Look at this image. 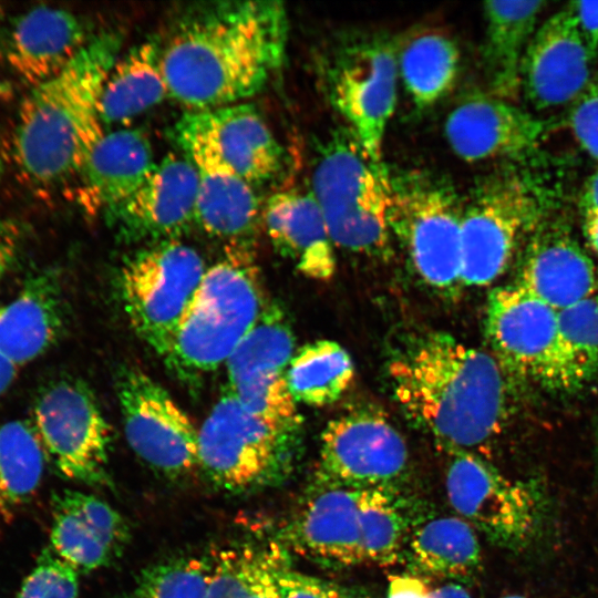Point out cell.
Instances as JSON below:
<instances>
[{"label":"cell","mask_w":598,"mask_h":598,"mask_svg":"<svg viewBox=\"0 0 598 598\" xmlns=\"http://www.w3.org/2000/svg\"><path fill=\"white\" fill-rule=\"evenodd\" d=\"M295 338L283 310L268 301L225 365L228 386L260 374L282 373L293 355Z\"/></svg>","instance_id":"cell-36"},{"label":"cell","mask_w":598,"mask_h":598,"mask_svg":"<svg viewBox=\"0 0 598 598\" xmlns=\"http://www.w3.org/2000/svg\"><path fill=\"white\" fill-rule=\"evenodd\" d=\"M286 566L275 544L226 549L215 557L207 598H279L278 577Z\"/></svg>","instance_id":"cell-34"},{"label":"cell","mask_w":598,"mask_h":598,"mask_svg":"<svg viewBox=\"0 0 598 598\" xmlns=\"http://www.w3.org/2000/svg\"><path fill=\"white\" fill-rule=\"evenodd\" d=\"M155 164L148 138L137 128L104 133L78 175L81 205L107 215L138 189Z\"/></svg>","instance_id":"cell-26"},{"label":"cell","mask_w":598,"mask_h":598,"mask_svg":"<svg viewBox=\"0 0 598 598\" xmlns=\"http://www.w3.org/2000/svg\"><path fill=\"white\" fill-rule=\"evenodd\" d=\"M116 394L126 441L157 473L177 478L198 467V430L169 393L140 369L117 372Z\"/></svg>","instance_id":"cell-15"},{"label":"cell","mask_w":598,"mask_h":598,"mask_svg":"<svg viewBox=\"0 0 598 598\" xmlns=\"http://www.w3.org/2000/svg\"><path fill=\"white\" fill-rule=\"evenodd\" d=\"M326 96L350 127L362 153L380 163L395 110L398 48L381 34L361 33L337 41L322 56Z\"/></svg>","instance_id":"cell-8"},{"label":"cell","mask_w":598,"mask_h":598,"mask_svg":"<svg viewBox=\"0 0 598 598\" xmlns=\"http://www.w3.org/2000/svg\"><path fill=\"white\" fill-rule=\"evenodd\" d=\"M122 45L118 30L100 31L62 71L33 86L22 101L12 151L29 184L51 188L78 177L105 133L101 96Z\"/></svg>","instance_id":"cell-3"},{"label":"cell","mask_w":598,"mask_h":598,"mask_svg":"<svg viewBox=\"0 0 598 598\" xmlns=\"http://www.w3.org/2000/svg\"><path fill=\"white\" fill-rule=\"evenodd\" d=\"M23 241L22 225L12 218L0 217V280L16 262Z\"/></svg>","instance_id":"cell-43"},{"label":"cell","mask_w":598,"mask_h":598,"mask_svg":"<svg viewBox=\"0 0 598 598\" xmlns=\"http://www.w3.org/2000/svg\"><path fill=\"white\" fill-rule=\"evenodd\" d=\"M545 121L508 100L473 92L450 112L444 133L452 151L463 161L522 158L540 145Z\"/></svg>","instance_id":"cell-17"},{"label":"cell","mask_w":598,"mask_h":598,"mask_svg":"<svg viewBox=\"0 0 598 598\" xmlns=\"http://www.w3.org/2000/svg\"><path fill=\"white\" fill-rule=\"evenodd\" d=\"M386 598H436L432 588L423 578L412 575H394L389 580Z\"/></svg>","instance_id":"cell-44"},{"label":"cell","mask_w":598,"mask_h":598,"mask_svg":"<svg viewBox=\"0 0 598 598\" xmlns=\"http://www.w3.org/2000/svg\"><path fill=\"white\" fill-rule=\"evenodd\" d=\"M394 398L440 447L473 452L495 439L508 414L509 379L496 358L445 332H431L388 364Z\"/></svg>","instance_id":"cell-2"},{"label":"cell","mask_w":598,"mask_h":598,"mask_svg":"<svg viewBox=\"0 0 598 598\" xmlns=\"http://www.w3.org/2000/svg\"><path fill=\"white\" fill-rule=\"evenodd\" d=\"M391 173V172H390ZM392 234L400 239L421 280L454 295L461 280L462 206L443 179L415 171L391 173Z\"/></svg>","instance_id":"cell-9"},{"label":"cell","mask_w":598,"mask_h":598,"mask_svg":"<svg viewBox=\"0 0 598 598\" xmlns=\"http://www.w3.org/2000/svg\"><path fill=\"white\" fill-rule=\"evenodd\" d=\"M580 32L595 56L598 53V1H575L569 3Z\"/></svg>","instance_id":"cell-45"},{"label":"cell","mask_w":598,"mask_h":598,"mask_svg":"<svg viewBox=\"0 0 598 598\" xmlns=\"http://www.w3.org/2000/svg\"><path fill=\"white\" fill-rule=\"evenodd\" d=\"M404 557L414 573L465 580L481 566L474 528L460 516H442L417 524Z\"/></svg>","instance_id":"cell-30"},{"label":"cell","mask_w":598,"mask_h":598,"mask_svg":"<svg viewBox=\"0 0 598 598\" xmlns=\"http://www.w3.org/2000/svg\"><path fill=\"white\" fill-rule=\"evenodd\" d=\"M320 443L316 486L399 488L409 471L403 436L374 408H358L332 419Z\"/></svg>","instance_id":"cell-13"},{"label":"cell","mask_w":598,"mask_h":598,"mask_svg":"<svg viewBox=\"0 0 598 598\" xmlns=\"http://www.w3.org/2000/svg\"><path fill=\"white\" fill-rule=\"evenodd\" d=\"M279 598H371L358 586H346L317 578L286 566L278 577Z\"/></svg>","instance_id":"cell-41"},{"label":"cell","mask_w":598,"mask_h":598,"mask_svg":"<svg viewBox=\"0 0 598 598\" xmlns=\"http://www.w3.org/2000/svg\"><path fill=\"white\" fill-rule=\"evenodd\" d=\"M92 35L75 13L39 6L14 17L0 34V58L32 87L62 71Z\"/></svg>","instance_id":"cell-22"},{"label":"cell","mask_w":598,"mask_h":598,"mask_svg":"<svg viewBox=\"0 0 598 598\" xmlns=\"http://www.w3.org/2000/svg\"><path fill=\"white\" fill-rule=\"evenodd\" d=\"M66 319L58 276L31 274L13 300L0 303V354L14 365L34 360L62 337Z\"/></svg>","instance_id":"cell-25"},{"label":"cell","mask_w":598,"mask_h":598,"mask_svg":"<svg viewBox=\"0 0 598 598\" xmlns=\"http://www.w3.org/2000/svg\"><path fill=\"white\" fill-rule=\"evenodd\" d=\"M174 137L197 172L195 223L208 235L247 244L257 230L260 205L239 176L197 132L178 121Z\"/></svg>","instance_id":"cell-18"},{"label":"cell","mask_w":598,"mask_h":598,"mask_svg":"<svg viewBox=\"0 0 598 598\" xmlns=\"http://www.w3.org/2000/svg\"><path fill=\"white\" fill-rule=\"evenodd\" d=\"M50 547L74 570L90 573L117 560L130 542L126 519L102 498L64 489L52 497Z\"/></svg>","instance_id":"cell-21"},{"label":"cell","mask_w":598,"mask_h":598,"mask_svg":"<svg viewBox=\"0 0 598 598\" xmlns=\"http://www.w3.org/2000/svg\"><path fill=\"white\" fill-rule=\"evenodd\" d=\"M486 310V337L509 380H528L558 392L580 388L560 337L557 310L515 282L495 288Z\"/></svg>","instance_id":"cell-11"},{"label":"cell","mask_w":598,"mask_h":598,"mask_svg":"<svg viewBox=\"0 0 598 598\" xmlns=\"http://www.w3.org/2000/svg\"><path fill=\"white\" fill-rule=\"evenodd\" d=\"M558 327L581 385L598 373V295L559 310Z\"/></svg>","instance_id":"cell-38"},{"label":"cell","mask_w":598,"mask_h":598,"mask_svg":"<svg viewBox=\"0 0 598 598\" xmlns=\"http://www.w3.org/2000/svg\"><path fill=\"white\" fill-rule=\"evenodd\" d=\"M436 598H472L470 592L458 584H446L435 588Z\"/></svg>","instance_id":"cell-49"},{"label":"cell","mask_w":598,"mask_h":598,"mask_svg":"<svg viewBox=\"0 0 598 598\" xmlns=\"http://www.w3.org/2000/svg\"><path fill=\"white\" fill-rule=\"evenodd\" d=\"M353 377L351 355L332 340H318L301 347L292 355L285 374L295 401L313 408L339 400Z\"/></svg>","instance_id":"cell-33"},{"label":"cell","mask_w":598,"mask_h":598,"mask_svg":"<svg viewBox=\"0 0 598 598\" xmlns=\"http://www.w3.org/2000/svg\"><path fill=\"white\" fill-rule=\"evenodd\" d=\"M299 446L300 430L252 416L226 389L198 430V467L224 492L254 493L290 476Z\"/></svg>","instance_id":"cell-6"},{"label":"cell","mask_w":598,"mask_h":598,"mask_svg":"<svg viewBox=\"0 0 598 598\" xmlns=\"http://www.w3.org/2000/svg\"><path fill=\"white\" fill-rule=\"evenodd\" d=\"M547 204L526 173L504 168L485 176L462 208V286H486L504 274L522 239L545 219Z\"/></svg>","instance_id":"cell-7"},{"label":"cell","mask_w":598,"mask_h":598,"mask_svg":"<svg viewBox=\"0 0 598 598\" xmlns=\"http://www.w3.org/2000/svg\"><path fill=\"white\" fill-rule=\"evenodd\" d=\"M227 389L252 416L269 424L300 430L301 419L282 373L260 374Z\"/></svg>","instance_id":"cell-39"},{"label":"cell","mask_w":598,"mask_h":598,"mask_svg":"<svg viewBox=\"0 0 598 598\" xmlns=\"http://www.w3.org/2000/svg\"><path fill=\"white\" fill-rule=\"evenodd\" d=\"M50 461L64 477L86 485H109L111 430L91 389L60 379L37 395L31 421Z\"/></svg>","instance_id":"cell-12"},{"label":"cell","mask_w":598,"mask_h":598,"mask_svg":"<svg viewBox=\"0 0 598 598\" xmlns=\"http://www.w3.org/2000/svg\"><path fill=\"white\" fill-rule=\"evenodd\" d=\"M117 598H126V597H117ZM128 598H132V597H128Z\"/></svg>","instance_id":"cell-52"},{"label":"cell","mask_w":598,"mask_h":598,"mask_svg":"<svg viewBox=\"0 0 598 598\" xmlns=\"http://www.w3.org/2000/svg\"><path fill=\"white\" fill-rule=\"evenodd\" d=\"M581 212L598 209V171H596L587 181L581 197Z\"/></svg>","instance_id":"cell-46"},{"label":"cell","mask_w":598,"mask_h":598,"mask_svg":"<svg viewBox=\"0 0 598 598\" xmlns=\"http://www.w3.org/2000/svg\"><path fill=\"white\" fill-rule=\"evenodd\" d=\"M412 506L399 488L360 491L359 523L365 561L391 566L404 557L416 527Z\"/></svg>","instance_id":"cell-32"},{"label":"cell","mask_w":598,"mask_h":598,"mask_svg":"<svg viewBox=\"0 0 598 598\" xmlns=\"http://www.w3.org/2000/svg\"><path fill=\"white\" fill-rule=\"evenodd\" d=\"M503 598H524V597L518 596V595H509V596H505Z\"/></svg>","instance_id":"cell-51"},{"label":"cell","mask_w":598,"mask_h":598,"mask_svg":"<svg viewBox=\"0 0 598 598\" xmlns=\"http://www.w3.org/2000/svg\"><path fill=\"white\" fill-rule=\"evenodd\" d=\"M584 234L591 249L598 255V209L582 213Z\"/></svg>","instance_id":"cell-47"},{"label":"cell","mask_w":598,"mask_h":598,"mask_svg":"<svg viewBox=\"0 0 598 598\" xmlns=\"http://www.w3.org/2000/svg\"><path fill=\"white\" fill-rule=\"evenodd\" d=\"M559 311L597 290L595 265L560 221L546 220L529 236L515 282Z\"/></svg>","instance_id":"cell-23"},{"label":"cell","mask_w":598,"mask_h":598,"mask_svg":"<svg viewBox=\"0 0 598 598\" xmlns=\"http://www.w3.org/2000/svg\"><path fill=\"white\" fill-rule=\"evenodd\" d=\"M287 42L288 16L279 1L186 9L162 44L168 95L190 112L244 102L281 68Z\"/></svg>","instance_id":"cell-1"},{"label":"cell","mask_w":598,"mask_h":598,"mask_svg":"<svg viewBox=\"0 0 598 598\" xmlns=\"http://www.w3.org/2000/svg\"><path fill=\"white\" fill-rule=\"evenodd\" d=\"M215 558L179 557L148 566L132 598H207Z\"/></svg>","instance_id":"cell-37"},{"label":"cell","mask_w":598,"mask_h":598,"mask_svg":"<svg viewBox=\"0 0 598 598\" xmlns=\"http://www.w3.org/2000/svg\"><path fill=\"white\" fill-rule=\"evenodd\" d=\"M179 121L200 134L252 186L276 177L282 167L283 151L250 103L189 111Z\"/></svg>","instance_id":"cell-24"},{"label":"cell","mask_w":598,"mask_h":598,"mask_svg":"<svg viewBox=\"0 0 598 598\" xmlns=\"http://www.w3.org/2000/svg\"><path fill=\"white\" fill-rule=\"evenodd\" d=\"M79 573L49 546L24 578L17 598H76Z\"/></svg>","instance_id":"cell-40"},{"label":"cell","mask_w":598,"mask_h":598,"mask_svg":"<svg viewBox=\"0 0 598 598\" xmlns=\"http://www.w3.org/2000/svg\"><path fill=\"white\" fill-rule=\"evenodd\" d=\"M17 374V365L0 354V396L10 388Z\"/></svg>","instance_id":"cell-48"},{"label":"cell","mask_w":598,"mask_h":598,"mask_svg":"<svg viewBox=\"0 0 598 598\" xmlns=\"http://www.w3.org/2000/svg\"><path fill=\"white\" fill-rule=\"evenodd\" d=\"M47 461L30 421L0 424V518L12 517L34 495Z\"/></svg>","instance_id":"cell-35"},{"label":"cell","mask_w":598,"mask_h":598,"mask_svg":"<svg viewBox=\"0 0 598 598\" xmlns=\"http://www.w3.org/2000/svg\"><path fill=\"white\" fill-rule=\"evenodd\" d=\"M3 168H4V163H3V157H2L1 147H0V177L3 173Z\"/></svg>","instance_id":"cell-50"},{"label":"cell","mask_w":598,"mask_h":598,"mask_svg":"<svg viewBox=\"0 0 598 598\" xmlns=\"http://www.w3.org/2000/svg\"><path fill=\"white\" fill-rule=\"evenodd\" d=\"M546 2L486 1L483 68L491 94L512 99L520 92V69L536 22Z\"/></svg>","instance_id":"cell-28"},{"label":"cell","mask_w":598,"mask_h":598,"mask_svg":"<svg viewBox=\"0 0 598 598\" xmlns=\"http://www.w3.org/2000/svg\"><path fill=\"white\" fill-rule=\"evenodd\" d=\"M206 267L190 246L165 240L123 266L121 298L136 334L164 359L199 289Z\"/></svg>","instance_id":"cell-10"},{"label":"cell","mask_w":598,"mask_h":598,"mask_svg":"<svg viewBox=\"0 0 598 598\" xmlns=\"http://www.w3.org/2000/svg\"><path fill=\"white\" fill-rule=\"evenodd\" d=\"M267 302L249 245L229 243L206 269L165 358L167 365L185 380L214 371L226 363Z\"/></svg>","instance_id":"cell-4"},{"label":"cell","mask_w":598,"mask_h":598,"mask_svg":"<svg viewBox=\"0 0 598 598\" xmlns=\"http://www.w3.org/2000/svg\"><path fill=\"white\" fill-rule=\"evenodd\" d=\"M168 95L162 69V44L147 40L120 55L105 81L100 114L103 125L125 123Z\"/></svg>","instance_id":"cell-29"},{"label":"cell","mask_w":598,"mask_h":598,"mask_svg":"<svg viewBox=\"0 0 598 598\" xmlns=\"http://www.w3.org/2000/svg\"><path fill=\"white\" fill-rule=\"evenodd\" d=\"M441 448L447 454V497L460 517L501 547L518 549L527 545L540 520L535 492L504 476L474 452Z\"/></svg>","instance_id":"cell-14"},{"label":"cell","mask_w":598,"mask_h":598,"mask_svg":"<svg viewBox=\"0 0 598 598\" xmlns=\"http://www.w3.org/2000/svg\"><path fill=\"white\" fill-rule=\"evenodd\" d=\"M590 52L569 3L536 29L520 69V92L536 110L574 102L590 81Z\"/></svg>","instance_id":"cell-16"},{"label":"cell","mask_w":598,"mask_h":598,"mask_svg":"<svg viewBox=\"0 0 598 598\" xmlns=\"http://www.w3.org/2000/svg\"><path fill=\"white\" fill-rule=\"evenodd\" d=\"M568 123L582 150L598 161V79L590 80L573 102Z\"/></svg>","instance_id":"cell-42"},{"label":"cell","mask_w":598,"mask_h":598,"mask_svg":"<svg viewBox=\"0 0 598 598\" xmlns=\"http://www.w3.org/2000/svg\"><path fill=\"white\" fill-rule=\"evenodd\" d=\"M461 54L453 39L439 31H423L398 49V70L419 111L441 101L454 86Z\"/></svg>","instance_id":"cell-31"},{"label":"cell","mask_w":598,"mask_h":598,"mask_svg":"<svg viewBox=\"0 0 598 598\" xmlns=\"http://www.w3.org/2000/svg\"><path fill=\"white\" fill-rule=\"evenodd\" d=\"M360 491L312 486L279 538L285 547L323 567L340 569L364 559L359 523Z\"/></svg>","instance_id":"cell-20"},{"label":"cell","mask_w":598,"mask_h":598,"mask_svg":"<svg viewBox=\"0 0 598 598\" xmlns=\"http://www.w3.org/2000/svg\"><path fill=\"white\" fill-rule=\"evenodd\" d=\"M262 220L271 243L295 261L302 275L320 281L333 277L336 246L310 190L274 194L265 204Z\"/></svg>","instance_id":"cell-27"},{"label":"cell","mask_w":598,"mask_h":598,"mask_svg":"<svg viewBox=\"0 0 598 598\" xmlns=\"http://www.w3.org/2000/svg\"><path fill=\"white\" fill-rule=\"evenodd\" d=\"M336 247L368 256L391 251V173L370 161L353 137L336 134L319 148L311 177Z\"/></svg>","instance_id":"cell-5"},{"label":"cell","mask_w":598,"mask_h":598,"mask_svg":"<svg viewBox=\"0 0 598 598\" xmlns=\"http://www.w3.org/2000/svg\"><path fill=\"white\" fill-rule=\"evenodd\" d=\"M197 184L192 161L185 154H168L127 200L105 216L130 239H177L195 223Z\"/></svg>","instance_id":"cell-19"}]
</instances>
